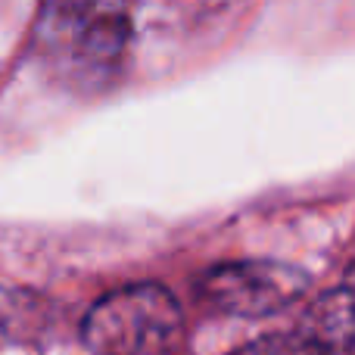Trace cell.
<instances>
[{"mask_svg": "<svg viewBox=\"0 0 355 355\" xmlns=\"http://www.w3.org/2000/svg\"><path fill=\"white\" fill-rule=\"evenodd\" d=\"M131 37L125 0H50L37 22V53L78 85H103Z\"/></svg>", "mask_w": 355, "mask_h": 355, "instance_id": "6da1fadb", "label": "cell"}, {"mask_svg": "<svg viewBox=\"0 0 355 355\" xmlns=\"http://www.w3.org/2000/svg\"><path fill=\"white\" fill-rule=\"evenodd\" d=\"M94 355H175L184 340L181 306L159 284H135L103 296L81 327Z\"/></svg>", "mask_w": 355, "mask_h": 355, "instance_id": "7a4b0ae2", "label": "cell"}, {"mask_svg": "<svg viewBox=\"0 0 355 355\" xmlns=\"http://www.w3.org/2000/svg\"><path fill=\"white\" fill-rule=\"evenodd\" d=\"M306 287L309 277L284 262L218 265L200 281V293L209 306L240 318H265L281 312L300 300Z\"/></svg>", "mask_w": 355, "mask_h": 355, "instance_id": "3957f363", "label": "cell"}, {"mask_svg": "<svg viewBox=\"0 0 355 355\" xmlns=\"http://www.w3.org/2000/svg\"><path fill=\"white\" fill-rule=\"evenodd\" d=\"M234 355H331L318 340L309 337H265Z\"/></svg>", "mask_w": 355, "mask_h": 355, "instance_id": "277c9868", "label": "cell"}]
</instances>
